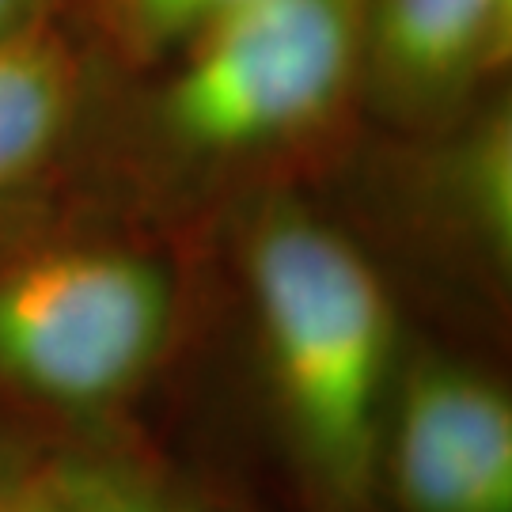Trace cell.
<instances>
[{
	"mask_svg": "<svg viewBox=\"0 0 512 512\" xmlns=\"http://www.w3.org/2000/svg\"><path fill=\"white\" fill-rule=\"evenodd\" d=\"M243 270L300 452L338 501H361L384 452L395 315L361 247L293 198L243 228Z\"/></svg>",
	"mask_w": 512,
	"mask_h": 512,
	"instance_id": "cell-1",
	"label": "cell"
},
{
	"mask_svg": "<svg viewBox=\"0 0 512 512\" xmlns=\"http://www.w3.org/2000/svg\"><path fill=\"white\" fill-rule=\"evenodd\" d=\"M167 65L152 126L175 156L239 164L304 145L361 92V0H251Z\"/></svg>",
	"mask_w": 512,
	"mask_h": 512,
	"instance_id": "cell-2",
	"label": "cell"
},
{
	"mask_svg": "<svg viewBox=\"0 0 512 512\" xmlns=\"http://www.w3.org/2000/svg\"><path fill=\"white\" fill-rule=\"evenodd\" d=\"M175 285L126 247H54L0 274V376L65 410L126 399L160 365Z\"/></svg>",
	"mask_w": 512,
	"mask_h": 512,
	"instance_id": "cell-3",
	"label": "cell"
},
{
	"mask_svg": "<svg viewBox=\"0 0 512 512\" xmlns=\"http://www.w3.org/2000/svg\"><path fill=\"white\" fill-rule=\"evenodd\" d=\"M384 448L406 512H512V406L475 368L437 357L414 368Z\"/></svg>",
	"mask_w": 512,
	"mask_h": 512,
	"instance_id": "cell-4",
	"label": "cell"
},
{
	"mask_svg": "<svg viewBox=\"0 0 512 512\" xmlns=\"http://www.w3.org/2000/svg\"><path fill=\"white\" fill-rule=\"evenodd\" d=\"M512 50V0H361V92L399 126H437Z\"/></svg>",
	"mask_w": 512,
	"mask_h": 512,
	"instance_id": "cell-5",
	"label": "cell"
},
{
	"mask_svg": "<svg viewBox=\"0 0 512 512\" xmlns=\"http://www.w3.org/2000/svg\"><path fill=\"white\" fill-rule=\"evenodd\" d=\"M84 76L54 27L0 42V194L38 175L65 145Z\"/></svg>",
	"mask_w": 512,
	"mask_h": 512,
	"instance_id": "cell-6",
	"label": "cell"
},
{
	"mask_svg": "<svg viewBox=\"0 0 512 512\" xmlns=\"http://www.w3.org/2000/svg\"><path fill=\"white\" fill-rule=\"evenodd\" d=\"M448 183L467 224L490 243L509 247L512 236V137L509 118L478 122L448 160Z\"/></svg>",
	"mask_w": 512,
	"mask_h": 512,
	"instance_id": "cell-7",
	"label": "cell"
},
{
	"mask_svg": "<svg viewBox=\"0 0 512 512\" xmlns=\"http://www.w3.org/2000/svg\"><path fill=\"white\" fill-rule=\"evenodd\" d=\"M251 0H107L114 38L137 61H167Z\"/></svg>",
	"mask_w": 512,
	"mask_h": 512,
	"instance_id": "cell-8",
	"label": "cell"
},
{
	"mask_svg": "<svg viewBox=\"0 0 512 512\" xmlns=\"http://www.w3.org/2000/svg\"><path fill=\"white\" fill-rule=\"evenodd\" d=\"M57 486L73 501L76 512H179L167 505L156 490L133 475H122L114 467L99 463H69L57 471Z\"/></svg>",
	"mask_w": 512,
	"mask_h": 512,
	"instance_id": "cell-9",
	"label": "cell"
},
{
	"mask_svg": "<svg viewBox=\"0 0 512 512\" xmlns=\"http://www.w3.org/2000/svg\"><path fill=\"white\" fill-rule=\"evenodd\" d=\"M0 512H76L65 490L57 486L54 475L27 482V486H12L0 490Z\"/></svg>",
	"mask_w": 512,
	"mask_h": 512,
	"instance_id": "cell-10",
	"label": "cell"
},
{
	"mask_svg": "<svg viewBox=\"0 0 512 512\" xmlns=\"http://www.w3.org/2000/svg\"><path fill=\"white\" fill-rule=\"evenodd\" d=\"M61 0H0V42L50 27Z\"/></svg>",
	"mask_w": 512,
	"mask_h": 512,
	"instance_id": "cell-11",
	"label": "cell"
}]
</instances>
